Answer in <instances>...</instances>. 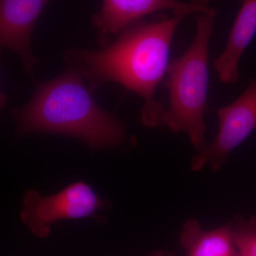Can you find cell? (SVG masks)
Returning <instances> with one entry per match:
<instances>
[{"label":"cell","instance_id":"6da1fadb","mask_svg":"<svg viewBox=\"0 0 256 256\" xmlns=\"http://www.w3.org/2000/svg\"><path fill=\"white\" fill-rule=\"evenodd\" d=\"M188 15L173 12L170 18H140L124 28L104 50H68L64 60L82 74L92 92L106 82H116L141 96L144 105L140 121L156 127L165 110L156 98V87L166 74L175 30Z\"/></svg>","mask_w":256,"mask_h":256},{"label":"cell","instance_id":"7a4b0ae2","mask_svg":"<svg viewBox=\"0 0 256 256\" xmlns=\"http://www.w3.org/2000/svg\"><path fill=\"white\" fill-rule=\"evenodd\" d=\"M12 114L18 137L37 132L66 134L92 150L120 146L127 138L124 124L96 104L82 74L70 67L52 80H35L31 100Z\"/></svg>","mask_w":256,"mask_h":256},{"label":"cell","instance_id":"3957f363","mask_svg":"<svg viewBox=\"0 0 256 256\" xmlns=\"http://www.w3.org/2000/svg\"><path fill=\"white\" fill-rule=\"evenodd\" d=\"M194 15L196 32L193 41L166 68L165 87L169 92V106L162 114L160 124L172 132L186 133L200 153L208 146L204 138V114L208 89V44L216 12Z\"/></svg>","mask_w":256,"mask_h":256},{"label":"cell","instance_id":"277c9868","mask_svg":"<svg viewBox=\"0 0 256 256\" xmlns=\"http://www.w3.org/2000/svg\"><path fill=\"white\" fill-rule=\"evenodd\" d=\"M21 220L32 233L44 238L54 222L94 216L108 206L87 184L78 182L69 185L56 194L42 196L35 190H28L24 196Z\"/></svg>","mask_w":256,"mask_h":256},{"label":"cell","instance_id":"5b68a950","mask_svg":"<svg viewBox=\"0 0 256 256\" xmlns=\"http://www.w3.org/2000/svg\"><path fill=\"white\" fill-rule=\"evenodd\" d=\"M220 129L214 141L192 160V168L200 170L208 164L217 171L230 152L256 128V80L250 78L245 92L232 104L218 110Z\"/></svg>","mask_w":256,"mask_h":256},{"label":"cell","instance_id":"8992f818","mask_svg":"<svg viewBox=\"0 0 256 256\" xmlns=\"http://www.w3.org/2000/svg\"><path fill=\"white\" fill-rule=\"evenodd\" d=\"M210 0H104L100 11L94 16L92 23L98 30V41L105 47L111 40L131 23L146 15L162 10L190 14L216 11L208 6Z\"/></svg>","mask_w":256,"mask_h":256},{"label":"cell","instance_id":"52a82bcc","mask_svg":"<svg viewBox=\"0 0 256 256\" xmlns=\"http://www.w3.org/2000/svg\"><path fill=\"white\" fill-rule=\"evenodd\" d=\"M50 0H0V48L13 50L32 74L38 63L31 38L37 18Z\"/></svg>","mask_w":256,"mask_h":256},{"label":"cell","instance_id":"ba28073f","mask_svg":"<svg viewBox=\"0 0 256 256\" xmlns=\"http://www.w3.org/2000/svg\"><path fill=\"white\" fill-rule=\"evenodd\" d=\"M229 33L226 46L214 66L220 82L234 84L239 79L238 64L256 34V0H244Z\"/></svg>","mask_w":256,"mask_h":256},{"label":"cell","instance_id":"9c48e42d","mask_svg":"<svg viewBox=\"0 0 256 256\" xmlns=\"http://www.w3.org/2000/svg\"><path fill=\"white\" fill-rule=\"evenodd\" d=\"M180 244L186 256H237L230 236V223L212 230H205L196 220L184 226Z\"/></svg>","mask_w":256,"mask_h":256},{"label":"cell","instance_id":"30bf717a","mask_svg":"<svg viewBox=\"0 0 256 256\" xmlns=\"http://www.w3.org/2000/svg\"><path fill=\"white\" fill-rule=\"evenodd\" d=\"M230 236L234 246L242 256H256V216L244 220L236 217L230 223Z\"/></svg>","mask_w":256,"mask_h":256},{"label":"cell","instance_id":"8fae6325","mask_svg":"<svg viewBox=\"0 0 256 256\" xmlns=\"http://www.w3.org/2000/svg\"><path fill=\"white\" fill-rule=\"evenodd\" d=\"M1 52L2 48H0V54H1ZM6 101H8V96L4 92H0V110L6 105Z\"/></svg>","mask_w":256,"mask_h":256},{"label":"cell","instance_id":"7c38bea8","mask_svg":"<svg viewBox=\"0 0 256 256\" xmlns=\"http://www.w3.org/2000/svg\"><path fill=\"white\" fill-rule=\"evenodd\" d=\"M150 256H175L174 254L172 252H162V250H160V252H152Z\"/></svg>","mask_w":256,"mask_h":256},{"label":"cell","instance_id":"4fadbf2b","mask_svg":"<svg viewBox=\"0 0 256 256\" xmlns=\"http://www.w3.org/2000/svg\"><path fill=\"white\" fill-rule=\"evenodd\" d=\"M237 256H242L240 255V254H238V255H237Z\"/></svg>","mask_w":256,"mask_h":256},{"label":"cell","instance_id":"5bb4252c","mask_svg":"<svg viewBox=\"0 0 256 256\" xmlns=\"http://www.w3.org/2000/svg\"><path fill=\"white\" fill-rule=\"evenodd\" d=\"M242 1H244V0H242Z\"/></svg>","mask_w":256,"mask_h":256}]
</instances>
